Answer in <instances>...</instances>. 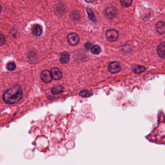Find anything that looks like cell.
<instances>
[{"label":"cell","mask_w":165,"mask_h":165,"mask_svg":"<svg viewBox=\"0 0 165 165\" xmlns=\"http://www.w3.org/2000/svg\"><path fill=\"white\" fill-rule=\"evenodd\" d=\"M23 93L19 86H16L7 89L3 94V100L6 104H13L22 99Z\"/></svg>","instance_id":"6da1fadb"},{"label":"cell","mask_w":165,"mask_h":165,"mask_svg":"<svg viewBox=\"0 0 165 165\" xmlns=\"http://www.w3.org/2000/svg\"><path fill=\"white\" fill-rule=\"evenodd\" d=\"M106 35L107 40L110 42H115L119 38V32L114 29L107 30L106 33Z\"/></svg>","instance_id":"7a4b0ae2"},{"label":"cell","mask_w":165,"mask_h":165,"mask_svg":"<svg viewBox=\"0 0 165 165\" xmlns=\"http://www.w3.org/2000/svg\"><path fill=\"white\" fill-rule=\"evenodd\" d=\"M67 41L72 46H76L79 43V36L75 32H71L67 36Z\"/></svg>","instance_id":"3957f363"},{"label":"cell","mask_w":165,"mask_h":165,"mask_svg":"<svg viewBox=\"0 0 165 165\" xmlns=\"http://www.w3.org/2000/svg\"><path fill=\"white\" fill-rule=\"evenodd\" d=\"M121 69V66L118 62H112L109 63L108 66V70L109 72L112 73V74H116L117 73L119 72Z\"/></svg>","instance_id":"277c9868"},{"label":"cell","mask_w":165,"mask_h":165,"mask_svg":"<svg viewBox=\"0 0 165 165\" xmlns=\"http://www.w3.org/2000/svg\"><path fill=\"white\" fill-rule=\"evenodd\" d=\"M41 79L42 81L45 83H49L51 82L53 78L50 71L47 70L42 71L41 74Z\"/></svg>","instance_id":"5b68a950"},{"label":"cell","mask_w":165,"mask_h":165,"mask_svg":"<svg viewBox=\"0 0 165 165\" xmlns=\"http://www.w3.org/2000/svg\"><path fill=\"white\" fill-rule=\"evenodd\" d=\"M117 13L116 8L113 6L108 7L105 9V14L109 19H112L115 18Z\"/></svg>","instance_id":"8992f818"},{"label":"cell","mask_w":165,"mask_h":165,"mask_svg":"<svg viewBox=\"0 0 165 165\" xmlns=\"http://www.w3.org/2000/svg\"><path fill=\"white\" fill-rule=\"evenodd\" d=\"M50 72H51L53 79L56 80V81L60 80L63 76L62 72L57 67H53L51 69Z\"/></svg>","instance_id":"52a82bcc"},{"label":"cell","mask_w":165,"mask_h":165,"mask_svg":"<svg viewBox=\"0 0 165 165\" xmlns=\"http://www.w3.org/2000/svg\"><path fill=\"white\" fill-rule=\"evenodd\" d=\"M157 52L160 58L165 59V42L160 43L157 46Z\"/></svg>","instance_id":"ba28073f"},{"label":"cell","mask_w":165,"mask_h":165,"mask_svg":"<svg viewBox=\"0 0 165 165\" xmlns=\"http://www.w3.org/2000/svg\"><path fill=\"white\" fill-rule=\"evenodd\" d=\"M155 29L159 34L161 35L164 34L165 32V23L163 22H158L156 23Z\"/></svg>","instance_id":"9c48e42d"},{"label":"cell","mask_w":165,"mask_h":165,"mask_svg":"<svg viewBox=\"0 0 165 165\" xmlns=\"http://www.w3.org/2000/svg\"><path fill=\"white\" fill-rule=\"evenodd\" d=\"M70 60V55L67 52H63L60 54V61L62 64H66Z\"/></svg>","instance_id":"30bf717a"},{"label":"cell","mask_w":165,"mask_h":165,"mask_svg":"<svg viewBox=\"0 0 165 165\" xmlns=\"http://www.w3.org/2000/svg\"><path fill=\"white\" fill-rule=\"evenodd\" d=\"M63 87L62 85H57L54 86L51 89V92L54 95L59 94L63 92Z\"/></svg>","instance_id":"8fae6325"},{"label":"cell","mask_w":165,"mask_h":165,"mask_svg":"<svg viewBox=\"0 0 165 165\" xmlns=\"http://www.w3.org/2000/svg\"><path fill=\"white\" fill-rule=\"evenodd\" d=\"M86 12L88 16L89 19H90L92 22H96L97 21V18L95 17L93 10L91 8H86Z\"/></svg>","instance_id":"7c38bea8"},{"label":"cell","mask_w":165,"mask_h":165,"mask_svg":"<svg viewBox=\"0 0 165 165\" xmlns=\"http://www.w3.org/2000/svg\"><path fill=\"white\" fill-rule=\"evenodd\" d=\"M32 31L33 34L37 36H40L42 32V29L41 27H40V26L38 24H36L34 26Z\"/></svg>","instance_id":"4fadbf2b"},{"label":"cell","mask_w":165,"mask_h":165,"mask_svg":"<svg viewBox=\"0 0 165 165\" xmlns=\"http://www.w3.org/2000/svg\"><path fill=\"white\" fill-rule=\"evenodd\" d=\"M93 95V93L89 90H83L79 93V95L83 97H89Z\"/></svg>","instance_id":"5bb4252c"},{"label":"cell","mask_w":165,"mask_h":165,"mask_svg":"<svg viewBox=\"0 0 165 165\" xmlns=\"http://www.w3.org/2000/svg\"><path fill=\"white\" fill-rule=\"evenodd\" d=\"M91 52L92 53L95 55H97L100 53L101 48L99 46L97 45H95L92 46L91 48Z\"/></svg>","instance_id":"9a60e30c"},{"label":"cell","mask_w":165,"mask_h":165,"mask_svg":"<svg viewBox=\"0 0 165 165\" xmlns=\"http://www.w3.org/2000/svg\"><path fill=\"white\" fill-rule=\"evenodd\" d=\"M146 70V68L142 66H137V67L135 68L134 72L136 74H141V73L143 72L144 71Z\"/></svg>","instance_id":"2e32d148"},{"label":"cell","mask_w":165,"mask_h":165,"mask_svg":"<svg viewBox=\"0 0 165 165\" xmlns=\"http://www.w3.org/2000/svg\"><path fill=\"white\" fill-rule=\"evenodd\" d=\"M133 1L132 0H122L121 3L122 5L125 7H128L131 6Z\"/></svg>","instance_id":"e0dca14e"},{"label":"cell","mask_w":165,"mask_h":165,"mask_svg":"<svg viewBox=\"0 0 165 165\" xmlns=\"http://www.w3.org/2000/svg\"><path fill=\"white\" fill-rule=\"evenodd\" d=\"M16 68V65L14 62H10L7 65V68L9 71H13Z\"/></svg>","instance_id":"ac0fdd59"},{"label":"cell","mask_w":165,"mask_h":165,"mask_svg":"<svg viewBox=\"0 0 165 165\" xmlns=\"http://www.w3.org/2000/svg\"><path fill=\"white\" fill-rule=\"evenodd\" d=\"M64 7H63V5L62 4H59L55 8V10H56V11L58 14H62L63 11H64Z\"/></svg>","instance_id":"d6986e66"},{"label":"cell","mask_w":165,"mask_h":165,"mask_svg":"<svg viewBox=\"0 0 165 165\" xmlns=\"http://www.w3.org/2000/svg\"><path fill=\"white\" fill-rule=\"evenodd\" d=\"M0 38H1V41H0V43H1V46H3V45H4L5 44V42H6V39H5V37H4V35H3V34H1V37H0Z\"/></svg>","instance_id":"ffe728a7"},{"label":"cell","mask_w":165,"mask_h":165,"mask_svg":"<svg viewBox=\"0 0 165 165\" xmlns=\"http://www.w3.org/2000/svg\"><path fill=\"white\" fill-rule=\"evenodd\" d=\"M92 46V43L91 42H87L84 45L85 48L87 50H89Z\"/></svg>","instance_id":"44dd1931"}]
</instances>
